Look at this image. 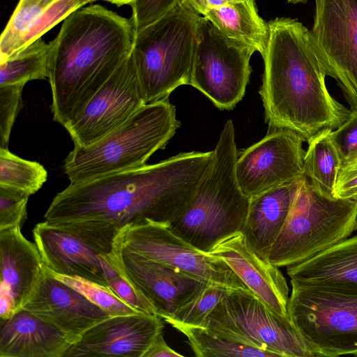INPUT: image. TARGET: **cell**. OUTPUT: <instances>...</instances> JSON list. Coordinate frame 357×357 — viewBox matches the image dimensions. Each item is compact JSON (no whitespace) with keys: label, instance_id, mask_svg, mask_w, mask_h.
<instances>
[{"label":"cell","instance_id":"cell-41","mask_svg":"<svg viewBox=\"0 0 357 357\" xmlns=\"http://www.w3.org/2000/svg\"><path fill=\"white\" fill-rule=\"evenodd\" d=\"M89 1H91V2H93V1H98V0H89Z\"/></svg>","mask_w":357,"mask_h":357},{"label":"cell","instance_id":"cell-29","mask_svg":"<svg viewBox=\"0 0 357 357\" xmlns=\"http://www.w3.org/2000/svg\"><path fill=\"white\" fill-rule=\"evenodd\" d=\"M47 178V172L40 163L23 159L8 149L0 148V186L31 195L41 188Z\"/></svg>","mask_w":357,"mask_h":357},{"label":"cell","instance_id":"cell-12","mask_svg":"<svg viewBox=\"0 0 357 357\" xmlns=\"http://www.w3.org/2000/svg\"><path fill=\"white\" fill-rule=\"evenodd\" d=\"M310 31L326 75L357 110V0H315Z\"/></svg>","mask_w":357,"mask_h":357},{"label":"cell","instance_id":"cell-5","mask_svg":"<svg viewBox=\"0 0 357 357\" xmlns=\"http://www.w3.org/2000/svg\"><path fill=\"white\" fill-rule=\"evenodd\" d=\"M180 126L169 98L144 104L122 126L88 146H76L63 169L72 184L146 165Z\"/></svg>","mask_w":357,"mask_h":357},{"label":"cell","instance_id":"cell-7","mask_svg":"<svg viewBox=\"0 0 357 357\" xmlns=\"http://www.w3.org/2000/svg\"><path fill=\"white\" fill-rule=\"evenodd\" d=\"M357 229V198L330 197L305 176L275 241L269 262L278 267L305 261L349 238Z\"/></svg>","mask_w":357,"mask_h":357},{"label":"cell","instance_id":"cell-39","mask_svg":"<svg viewBox=\"0 0 357 357\" xmlns=\"http://www.w3.org/2000/svg\"><path fill=\"white\" fill-rule=\"evenodd\" d=\"M102 1L115 4L117 6L120 7L123 5H129L131 6L137 0H102Z\"/></svg>","mask_w":357,"mask_h":357},{"label":"cell","instance_id":"cell-34","mask_svg":"<svg viewBox=\"0 0 357 357\" xmlns=\"http://www.w3.org/2000/svg\"><path fill=\"white\" fill-rule=\"evenodd\" d=\"M331 138L341 161V169L357 160V110H351L348 119L331 132Z\"/></svg>","mask_w":357,"mask_h":357},{"label":"cell","instance_id":"cell-17","mask_svg":"<svg viewBox=\"0 0 357 357\" xmlns=\"http://www.w3.org/2000/svg\"><path fill=\"white\" fill-rule=\"evenodd\" d=\"M164 326L158 314L112 316L86 331L65 357H144Z\"/></svg>","mask_w":357,"mask_h":357},{"label":"cell","instance_id":"cell-2","mask_svg":"<svg viewBox=\"0 0 357 357\" xmlns=\"http://www.w3.org/2000/svg\"><path fill=\"white\" fill-rule=\"evenodd\" d=\"M268 23L269 38L259 91L266 122L268 128L291 130L308 143L319 133L338 128L351 110L329 93L310 30L290 17H276Z\"/></svg>","mask_w":357,"mask_h":357},{"label":"cell","instance_id":"cell-9","mask_svg":"<svg viewBox=\"0 0 357 357\" xmlns=\"http://www.w3.org/2000/svg\"><path fill=\"white\" fill-rule=\"evenodd\" d=\"M204 327L277 356L314 357L294 328L280 320L250 290L229 289Z\"/></svg>","mask_w":357,"mask_h":357},{"label":"cell","instance_id":"cell-8","mask_svg":"<svg viewBox=\"0 0 357 357\" xmlns=\"http://www.w3.org/2000/svg\"><path fill=\"white\" fill-rule=\"evenodd\" d=\"M290 283L289 318L314 357L357 356V284Z\"/></svg>","mask_w":357,"mask_h":357},{"label":"cell","instance_id":"cell-31","mask_svg":"<svg viewBox=\"0 0 357 357\" xmlns=\"http://www.w3.org/2000/svg\"><path fill=\"white\" fill-rule=\"evenodd\" d=\"M52 273L56 278L75 289L111 316L143 313L125 303L108 287L78 276L62 275L53 272Z\"/></svg>","mask_w":357,"mask_h":357},{"label":"cell","instance_id":"cell-36","mask_svg":"<svg viewBox=\"0 0 357 357\" xmlns=\"http://www.w3.org/2000/svg\"><path fill=\"white\" fill-rule=\"evenodd\" d=\"M335 197L357 198V162L340 170L335 189Z\"/></svg>","mask_w":357,"mask_h":357},{"label":"cell","instance_id":"cell-28","mask_svg":"<svg viewBox=\"0 0 357 357\" xmlns=\"http://www.w3.org/2000/svg\"><path fill=\"white\" fill-rule=\"evenodd\" d=\"M50 45L39 38L0 62V85L43 79L49 77Z\"/></svg>","mask_w":357,"mask_h":357},{"label":"cell","instance_id":"cell-22","mask_svg":"<svg viewBox=\"0 0 357 357\" xmlns=\"http://www.w3.org/2000/svg\"><path fill=\"white\" fill-rule=\"evenodd\" d=\"M0 324V357H65L74 344L58 328L24 309Z\"/></svg>","mask_w":357,"mask_h":357},{"label":"cell","instance_id":"cell-35","mask_svg":"<svg viewBox=\"0 0 357 357\" xmlns=\"http://www.w3.org/2000/svg\"><path fill=\"white\" fill-rule=\"evenodd\" d=\"M180 0H137L130 18L137 31L158 20L173 9Z\"/></svg>","mask_w":357,"mask_h":357},{"label":"cell","instance_id":"cell-1","mask_svg":"<svg viewBox=\"0 0 357 357\" xmlns=\"http://www.w3.org/2000/svg\"><path fill=\"white\" fill-rule=\"evenodd\" d=\"M209 152L181 153L153 165L72 184L59 192L44 218L102 254H109L126 226L169 224L185 208L206 173Z\"/></svg>","mask_w":357,"mask_h":357},{"label":"cell","instance_id":"cell-18","mask_svg":"<svg viewBox=\"0 0 357 357\" xmlns=\"http://www.w3.org/2000/svg\"><path fill=\"white\" fill-rule=\"evenodd\" d=\"M206 254L222 260L275 316L292 326L287 312L289 289L284 276L279 267L255 253L241 231L219 241Z\"/></svg>","mask_w":357,"mask_h":357},{"label":"cell","instance_id":"cell-3","mask_svg":"<svg viewBox=\"0 0 357 357\" xmlns=\"http://www.w3.org/2000/svg\"><path fill=\"white\" fill-rule=\"evenodd\" d=\"M130 19L100 5L68 15L51 42L49 82L54 120L66 128L132 52Z\"/></svg>","mask_w":357,"mask_h":357},{"label":"cell","instance_id":"cell-24","mask_svg":"<svg viewBox=\"0 0 357 357\" xmlns=\"http://www.w3.org/2000/svg\"><path fill=\"white\" fill-rule=\"evenodd\" d=\"M208 19L227 40L265 54L269 38L268 23L259 15L255 0L227 3L208 10Z\"/></svg>","mask_w":357,"mask_h":357},{"label":"cell","instance_id":"cell-38","mask_svg":"<svg viewBox=\"0 0 357 357\" xmlns=\"http://www.w3.org/2000/svg\"><path fill=\"white\" fill-rule=\"evenodd\" d=\"M198 13L204 15L208 10L222 6L227 3V0H184Z\"/></svg>","mask_w":357,"mask_h":357},{"label":"cell","instance_id":"cell-11","mask_svg":"<svg viewBox=\"0 0 357 357\" xmlns=\"http://www.w3.org/2000/svg\"><path fill=\"white\" fill-rule=\"evenodd\" d=\"M114 242L202 282L250 290L222 260L197 250L174 234L168 224L126 226L118 231Z\"/></svg>","mask_w":357,"mask_h":357},{"label":"cell","instance_id":"cell-15","mask_svg":"<svg viewBox=\"0 0 357 357\" xmlns=\"http://www.w3.org/2000/svg\"><path fill=\"white\" fill-rule=\"evenodd\" d=\"M105 256L162 319L171 315L197 288L206 283L114 242L112 251Z\"/></svg>","mask_w":357,"mask_h":357},{"label":"cell","instance_id":"cell-14","mask_svg":"<svg viewBox=\"0 0 357 357\" xmlns=\"http://www.w3.org/2000/svg\"><path fill=\"white\" fill-rule=\"evenodd\" d=\"M305 139L286 128H268L258 142L238 153L235 172L250 199L304 175Z\"/></svg>","mask_w":357,"mask_h":357},{"label":"cell","instance_id":"cell-21","mask_svg":"<svg viewBox=\"0 0 357 357\" xmlns=\"http://www.w3.org/2000/svg\"><path fill=\"white\" fill-rule=\"evenodd\" d=\"M89 0H20L0 38V62L13 56Z\"/></svg>","mask_w":357,"mask_h":357},{"label":"cell","instance_id":"cell-10","mask_svg":"<svg viewBox=\"0 0 357 357\" xmlns=\"http://www.w3.org/2000/svg\"><path fill=\"white\" fill-rule=\"evenodd\" d=\"M255 52L225 38L202 16L190 85L220 109H232L243 98Z\"/></svg>","mask_w":357,"mask_h":357},{"label":"cell","instance_id":"cell-30","mask_svg":"<svg viewBox=\"0 0 357 357\" xmlns=\"http://www.w3.org/2000/svg\"><path fill=\"white\" fill-rule=\"evenodd\" d=\"M229 289H231L204 283L171 315L162 319L171 326L180 324L204 327L206 318Z\"/></svg>","mask_w":357,"mask_h":357},{"label":"cell","instance_id":"cell-25","mask_svg":"<svg viewBox=\"0 0 357 357\" xmlns=\"http://www.w3.org/2000/svg\"><path fill=\"white\" fill-rule=\"evenodd\" d=\"M287 273L290 280L304 283L357 284V236L287 266Z\"/></svg>","mask_w":357,"mask_h":357},{"label":"cell","instance_id":"cell-37","mask_svg":"<svg viewBox=\"0 0 357 357\" xmlns=\"http://www.w3.org/2000/svg\"><path fill=\"white\" fill-rule=\"evenodd\" d=\"M183 356L172 349L165 342L163 332L154 340L144 357H183Z\"/></svg>","mask_w":357,"mask_h":357},{"label":"cell","instance_id":"cell-26","mask_svg":"<svg viewBox=\"0 0 357 357\" xmlns=\"http://www.w3.org/2000/svg\"><path fill=\"white\" fill-rule=\"evenodd\" d=\"M332 130L324 131L308 142L304 157V176L319 192L335 197L341 170L339 153L331 138Z\"/></svg>","mask_w":357,"mask_h":357},{"label":"cell","instance_id":"cell-32","mask_svg":"<svg viewBox=\"0 0 357 357\" xmlns=\"http://www.w3.org/2000/svg\"><path fill=\"white\" fill-rule=\"evenodd\" d=\"M24 83L0 85V148L8 149L11 130L22 107Z\"/></svg>","mask_w":357,"mask_h":357},{"label":"cell","instance_id":"cell-33","mask_svg":"<svg viewBox=\"0 0 357 357\" xmlns=\"http://www.w3.org/2000/svg\"><path fill=\"white\" fill-rule=\"evenodd\" d=\"M29 196L24 192L0 186V231L23 225Z\"/></svg>","mask_w":357,"mask_h":357},{"label":"cell","instance_id":"cell-23","mask_svg":"<svg viewBox=\"0 0 357 357\" xmlns=\"http://www.w3.org/2000/svg\"><path fill=\"white\" fill-rule=\"evenodd\" d=\"M301 178L250 199L241 232L255 253L266 262L270 263L271 250L287 218Z\"/></svg>","mask_w":357,"mask_h":357},{"label":"cell","instance_id":"cell-19","mask_svg":"<svg viewBox=\"0 0 357 357\" xmlns=\"http://www.w3.org/2000/svg\"><path fill=\"white\" fill-rule=\"evenodd\" d=\"M43 262L36 243L17 225L0 231V318L20 310L38 282Z\"/></svg>","mask_w":357,"mask_h":357},{"label":"cell","instance_id":"cell-13","mask_svg":"<svg viewBox=\"0 0 357 357\" xmlns=\"http://www.w3.org/2000/svg\"><path fill=\"white\" fill-rule=\"evenodd\" d=\"M144 104L132 52L65 128L74 146H88L122 126Z\"/></svg>","mask_w":357,"mask_h":357},{"label":"cell","instance_id":"cell-42","mask_svg":"<svg viewBox=\"0 0 357 357\" xmlns=\"http://www.w3.org/2000/svg\"><path fill=\"white\" fill-rule=\"evenodd\" d=\"M354 162H357V160H356ZM354 162H352V163H354Z\"/></svg>","mask_w":357,"mask_h":357},{"label":"cell","instance_id":"cell-6","mask_svg":"<svg viewBox=\"0 0 357 357\" xmlns=\"http://www.w3.org/2000/svg\"><path fill=\"white\" fill-rule=\"evenodd\" d=\"M202 16L180 0L162 17L136 32L132 54L146 103L190 85Z\"/></svg>","mask_w":357,"mask_h":357},{"label":"cell","instance_id":"cell-4","mask_svg":"<svg viewBox=\"0 0 357 357\" xmlns=\"http://www.w3.org/2000/svg\"><path fill=\"white\" fill-rule=\"evenodd\" d=\"M238 153L234 123L228 120L193 195L168 224L174 234L204 253L222 238L241 231L244 226L250 199L236 179Z\"/></svg>","mask_w":357,"mask_h":357},{"label":"cell","instance_id":"cell-20","mask_svg":"<svg viewBox=\"0 0 357 357\" xmlns=\"http://www.w3.org/2000/svg\"><path fill=\"white\" fill-rule=\"evenodd\" d=\"M32 232L43 262L50 271L107 287V278L114 268L105 254L46 220L36 224Z\"/></svg>","mask_w":357,"mask_h":357},{"label":"cell","instance_id":"cell-27","mask_svg":"<svg viewBox=\"0 0 357 357\" xmlns=\"http://www.w3.org/2000/svg\"><path fill=\"white\" fill-rule=\"evenodd\" d=\"M187 338L197 357H273L275 354L234 338L213 333L206 328L180 324H172Z\"/></svg>","mask_w":357,"mask_h":357},{"label":"cell","instance_id":"cell-40","mask_svg":"<svg viewBox=\"0 0 357 357\" xmlns=\"http://www.w3.org/2000/svg\"><path fill=\"white\" fill-rule=\"evenodd\" d=\"M288 3H306L308 0H286Z\"/></svg>","mask_w":357,"mask_h":357},{"label":"cell","instance_id":"cell-16","mask_svg":"<svg viewBox=\"0 0 357 357\" xmlns=\"http://www.w3.org/2000/svg\"><path fill=\"white\" fill-rule=\"evenodd\" d=\"M22 309L56 326L74 344L92 326L112 317L56 278L44 264L37 285Z\"/></svg>","mask_w":357,"mask_h":357}]
</instances>
